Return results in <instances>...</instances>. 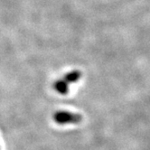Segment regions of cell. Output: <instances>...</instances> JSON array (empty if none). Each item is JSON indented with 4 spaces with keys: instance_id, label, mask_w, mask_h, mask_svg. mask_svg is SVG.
<instances>
[{
    "instance_id": "1",
    "label": "cell",
    "mask_w": 150,
    "mask_h": 150,
    "mask_svg": "<svg viewBox=\"0 0 150 150\" xmlns=\"http://www.w3.org/2000/svg\"><path fill=\"white\" fill-rule=\"evenodd\" d=\"M53 120L59 125L77 124L82 120V116L66 110H58L53 114Z\"/></svg>"
},
{
    "instance_id": "2",
    "label": "cell",
    "mask_w": 150,
    "mask_h": 150,
    "mask_svg": "<svg viewBox=\"0 0 150 150\" xmlns=\"http://www.w3.org/2000/svg\"><path fill=\"white\" fill-rule=\"evenodd\" d=\"M53 89H54L58 93H60L62 95H65L69 92V84L63 79L57 80L54 83H53Z\"/></svg>"
},
{
    "instance_id": "3",
    "label": "cell",
    "mask_w": 150,
    "mask_h": 150,
    "mask_svg": "<svg viewBox=\"0 0 150 150\" xmlns=\"http://www.w3.org/2000/svg\"><path fill=\"white\" fill-rule=\"evenodd\" d=\"M81 72L78 70H74V71H71L68 73H66L64 75V77L62 78L64 81H65L68 84H71V83H74V82H77L81 77Z\"/></svg>"
}]
</instances>
